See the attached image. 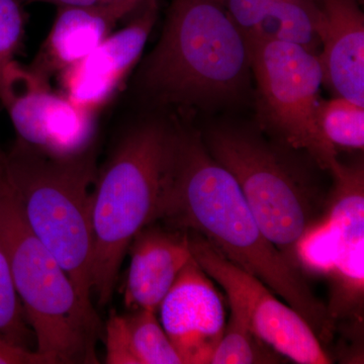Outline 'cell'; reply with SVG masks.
Instances as JSON below:
<instances>
[{
    "mask_svg": "<svg viewBox=\"0 0 364 364\" xmlns=\"http://www.w3.org/2000/svg\"><path fill=\"white\" fill-rule=\"evenodd\" d=\"M284 358L256 336L246 318L231 309L212 364L282 363Z\"/></svg>",
    "mask_w": 364,
    "mask_h": 364,
    "instance_id": "obj_17",
    "label": "cell"
},
{
    "mask_svg": "<svg viewBox=\"0 0 364 364\" xmlns=\"http://www.w3.org/2000/svg\"><path fill=\"white\" fill-rule=\"evenodd\" d=\"M323 85L364 107V16L358 0H314Z\"/></svg>",
    "mask_w": 364,
    "mask_h": 364,
    "instance_id": "obj_13",
    "label": "cell"
},
{
    "mask_svg": "<svg viewBox=\"0 0 364 364\" xmlns=\"http://www.w3.org/2000/svg\"><path fill=\"white\" fill-rule=\"evenodd\" d=\"M200 136L210 156L238 183L263 233L299 269L296 245L324 215L329 189L324 191L299 151L258 132L223 124Z\"/></svg>",
    "mask_w": 364,
    "mask_h": 364,
    "instance_id": "obj_6",
    "label": "cell"
},
{
    "mask_svg": "<svg viewBox=\"0 0 364 364\" xmlns=\"http://www.w3.org/2000/svg\"><path fill=\"white\" fill-rule=\"evenodd\" d=\"M151 0H122L104 6H59L47 39L31 68L50 79L87 56L114 26Z\"/></svg>",
    "mask_w": 364,
    "mask_h": 364,
    "instance_id": "obj_15",
    "label": "cell"
},
{
    "mask_svg": "<svg viewBox=\"0 0 364 364\" xmlns=\"http://www.w3.org/2000/svg\"><path fill=\"white\" fill-rule=\"evenodd\" d=\"M44 2L55 4L57 6H104L122 0H21V2Z\"/></svg>",
    "mask_w": 364,
    "mask_h": 364,
    "instance_id": "obj_22",
    "label": "cell"
},
{
    "mask_svg": "<svg viewBox=\"0 0 364 364\" xmlns=\"http://www.w3.org/2000/svg\"><path fill=\"white\" fill-rule=\"evenodd\" d=\"M250 75L247 42L224 0H171L141 83L159 104L208 109L241 100Z\"/></svg>",
    "mask_w": 364,
    "mask_h": 364,
    "instance_id": "obj_3",
    "label": "cell"
},
{
    "mask_svg": "<svg viewBox=\"0 0 364 364\" xmlns=\"http://www.w3.org/2000/svg\"><path fill=\"white\" fill-rule=\"evenodd\" d=\"M178 150V124L148 121L117 141L100 169L91 203L92 298L109 305L134 237L160 221Z\"/></svg>",
    "mask_w": 364,
    "mask_h": 364,
    "instance_id": "obj_2",
    "label": "cell"
},
{
    "mask_svg": "<svg viewBox=\"0 0 364 364\" xmlns=\"http://www.w3.org/2000/svg\"><path fill=\"white\" fill-rule=\"evenodd\" d=\"M318 122L328 143L339 150L363 151L364 107L342 97L321 100Z\"/></svg>",
    "mask_w": 364,
    "mask_h": 364,
    "instance_id": "obj_18",
    "label": "cell"
},
{
    "mask_svg": "<svg viewBox=\"0 0 364 364\" xmlns=\"http://www.w3.org/2000/svg\"><path fill=\"white\" fill-rule=\"evenodd\" d=\"M25 18L21 0H0V76L21 50Z\"/></svg>",
    "mask_w": 364,
    "mask_h": 364,
    "instance_id": "obj_20",
    "label": "cell"
},
{
    "mask_svg": "<svg viewBox=\"0 0 364 364\" xmlns=\"http://www.w3.org/2000/svg\"><path fill=\"white\" fill-rule=\"evenodd\" d=\"M157 314L182 363H210L226 328V306L214 280L193 257L182 268Z\"/></svg>",
    "mask_w": 364,
    "mask_h": 364,
    "instance_id": "obj_11",
    "label": "cell"
},
{
    "mask_svg": "<svg viewBox=\"0 0 364 364\" xmlns=\"http://www.w3.org/2000/svg\"><path fill=\"white\" fill-rule=\"evenodd\" d=\"M0 334L13 343L28 349H32V342H35V336L26 321L20 298L16 294L11 267L1 243H0Z\"/></svg>",
    "mask_w": 364,
    "mask_h": 364,
    "instance_id": "obj_19",
    "label": "cell"
},
{
    "mask_svg": "<svg viewBox=\"0 0 364 364\" xmlns=\"http://www.w3.org/2000/svg\"><path fill=\"white\" fill-rule=\"evenodd\" d=\"M6 164L28 226L70 277L86 310L97 315L91 289L95 152L55 157L18 140Z\"/></svg>",
    "mask_w": 364,
    "mask_h": 364,
    "instance_id": "obj_5",
    "label": "cell"
},
{
    "mask_svg": "<svg viewBox=\"0 0 364 364\" xmlns=\"http://www.w3.org/2000/svg\"><path fill=\"white\" fill-rule=\"evenodd\" d=\"M0 364H48V361L33 349L14 344L0 334Z\"/></svg>",
    "mask_w": 364,
    "mask_h": 364,
    "instance_id": "obj_21",
    "label": "cell"
},
{
    "mask_svg": "<svg viewBox=\"0 0 364 364\" xmlns=\"http://www.w3.org/2000/svg\"><path fill=\"white\" fill-rule=\"evenodd\" d=\"M193 259L226 293L230 308L246 318L258 338L282 358L301 364L332 363L322 342L296 311L242 269L200 234L186 231Z\"/></svg>",
    "mask_w": 364,
    "mask_h": 364,
    "instance_id": "obj_9",
    "label": "cell"
},
{
    "mask_svg": "<svg viewBox=\"0 0 364 364\" xmlns=\"http://www.w3.org/2000/svg\"><path fill=\"white\" fill-rule=\"evenodd\" d=\"M151 0L122 30L112 33L87 56L59 73L62 95L74 104L97 112L114 98L136 65L158 16Z\"/></svg>",
    "mask_w": 364,
    "mask_h": 364,
    "instance_id": "obj_12",
    "label": "cell"
},
{
    "mask_svg": "<svg viewBox=\"0 0 364 364\" xmlns=\"http://www.w3.org/2000/svg\"><path fill=\"white\" fill-rule=\"evenodd\" d=\"M0 243L16 294L48 364L98 363V315L86 310L70 277L28 226L0 149Z\"/></svg>",
    "mask_w": 364,
    "mask_h": 364,
    "instance_id": "obj_4",
    "label": "cell"
},
{
    "mask_svg": "<svg viewBox=\"0 0 364 364\" xmlns=\"http://www.w3.org/2000/svg\"><path fill=\"white\" fill-rule=\"evenodd\" d=\"M159 222L200 234L296 311L322 344L333 338L336 329L327 306L306 275L263 233L238 183L210 156L200 132L181 124L176 170Z\"/></svg>",
    "mask_w": 364,
    "mask_h": 364,
    "instance_id": "obj_1",
    "label": "cell"
},
{
    "mask_svg": "<svg viewBox=\"0 0 364 364\" xmlns=\"http://www.w3.org/2000/svg\"><path fill=\"white\" fill-rule=\"evenodd\" d=\"M50 79L30 66L9 64L0 76V102L21 142L52 156L70 158L92 149L95 112L55 92Z\"/></svg>",
    "mask_w": 364,
    "mask_h": 364,
    "instance_id": "obj_10",
    "label": "cell"
},
{
    "mask_svg": "<svg viewBox=\"0 0 364 364\" xmlns=\"http://www.w3.org/2000/svg\"><path fill=\"white\" fill-rule=\"evenodd\" d=\"M124 301L129 310L157 313L182 268L193 257L188 232L155 222L134 237Z\"/></svg>",
    "mask_w": 364,
    "mask_h": 364,
    "instance_id": "obj_14",
    "label": "cell"
},
{
    "mask_svg": "<svg viewBox=\"0 0 364 364\" xmlns=\"http://www.w3.org/2000/svg\"><path fill=\"white\" fill-rule=\"evenodd\" d=\"M332 186L324 215L306 230L296 245V261L306 275L327 279L328 312L335 325L363 324L364 167L339 159L329 170ZM354 330V329H353Z\"/></svg>",
    "mask_w": 364,
    "mask_h": 364,
    "instance_id": "obj_7",
    "label": "cell"
},
{
    "mask_svg": "<svg viewBox=\"0 0 364 364\" xmlns=\"http://www.w3.org/2000/svg\"><path fill=\"white\" fill-rule=\"evenodd\" d=\"M260 130L329 171L338 152L318 122L323 71L317 53L282 41L248 44Z\"/></svg>",
    "mask_w": 364,
    "mask_h": 364,
    "instance_id": "obj_8",
    "label": "cell"
},
{
    "mask_svg": "<svg viewBox=\"0 0 364 364\" xmlns=\"http://www.w3.org/2000/svg\"><path fill=\"white\" fill-rule=\"evenodd\" d=\"M105 332V363L183 364L152 311L112 313Z\"/></svg>",
    "mask_w": 364,
    "mask_h": 364,
    "instance_id": "obj_16",
    "label": "cell"
}]
</instances>
